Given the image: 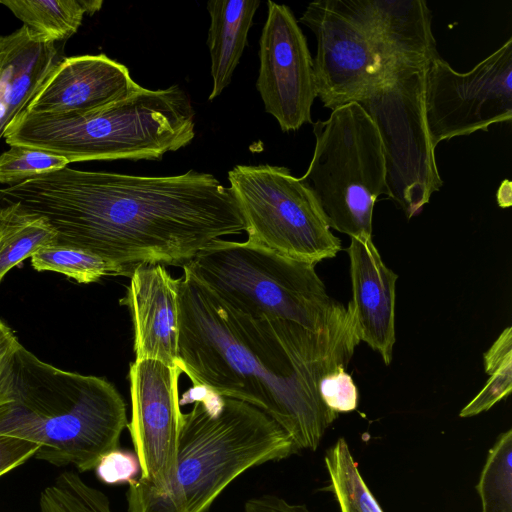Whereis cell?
<instances>
[{"mask_svg":"<svg viewBox=\"0 0 512 512\" xmlns=\"http://www.w3.org/2000/svg\"><path fill=\"white\" fill-rule=\"evenodd\" d=\"M176 284L177 366L193 387L260 409L289 435L297 451H315L338 417L321 400L320 382L347 368L361 342L348 307L324 329L313 331L235 311L186 271Z\"/></svg>","mask_w":512,"mask_h":512,"instance_id":"cell-1","label":"cell"},{"mask_svg":"<svg viewBox=\"0 0 512 512\" xmlns=\"http://www.w3.org/2000/svg\"><path fill=\"white\" fill-rule=\"evenodd\" d=\"M0 204L43 218L58 244L97 255L124 276L144 263L183 267L212 241L245 231L229 188L195 170L138 176L67 166L0 188Z\"/></svg>","mask_w":512,"mask_h":512,"instance_id":"cell-2","label":"cell"},{"mask_svg":"<svg viewBox=\"0 0 512 512\" xmlns=\"http://www.w3.org/2000/svg\"><path fill=\"white\" fill-rule=\"evenodd\" d=\"M182 413L176 467L154 487L128 484V512H207L241 474L297 453L289 435L260 409L202 387Z\"/></svg>","mask_w":512,"mask_h":512,"instance_id":"cell-3","label":"cell"},{"mask_svg":"<svg viewBox=\"0 0 512 512\" xmlns=\"http://www.w3.org/2000/svg\"><path fill=\"white\" fill-rule=\"evenodd\" d=\"M431 20L423 0L311 2L299 22L317 39V97L334 110L401 68L427 65L439 56Z\"/></svg>","mask_w":512,"mask_h":512,"instance_id":"cell-4","label":"cell"},{"mask_svg":"<svg viewBox=\"0 0 512 512\" xmlns=\"http://www.w3.org/2000/svg\"><path fill=\"white\" fill-rule=\"evenodd\" d=\"M127 427L125 401L112 383L59 369L19 343L12 401L0 406V435L37 444L38 460L86 472L119 448Z\"/></svg>","mask_w":512,"mask_h":512,"instance_id":"cell-5","label":"cell"},{"mask_svg":"<svg viewBox=\"0 0 512 512\" xmlns=\"http://www.w3.org/2000/svg\"><path fill=\"white\" fill-rule=\"evenodd\" d=\"M195 136V111L177 85L142 86L102 110L83 114L21 111L3 137L12 145L44 150L69 163L93 160H159L187 146Z\"/></svg>","mask_w":512,"mask_h":512,"instance_id":"cell-6","label":"cell"},{"mask_svg":"<svg viewBox=\"0 0 512 512\" xmlns=\"http://www.w3.org/2000/svg\"><path fill=\"white\" fill-rule=\"evenodd\" d=\"M182 268L222 303L254 318L318 331L345 308L329 296L315 265L248 240L216 239Z\"/></svg>","mask_w":512,"mask_h":512,"instance_id":"cell-7","label":"cell"},{"mask_svg":"<svg viewBox=\"0 0 512 512\" xmlns=\"http://www.w3.org/2000/svg\"><path fill=\"white\" fill-rule=\"evenodd\" d=\"M312 160L300 178L315 195L330 229L349 237L372 236L374 204L387 194L379 132L357 102L313 123Z\"/></svg>","mask_w":512,"mask_h":512,"instance_id":"cell-8","label":"cell"},{"mask_svg":"<svg viewBox=\"0 0 512 512\" xmlns=\"http://www.w3.org/2000/svg\"><path fill=\"white\" fill-rule=\"evenodd\" d=\"M228 181L249 242L313 265L341 250L315 195L288 168L236 165Z\"/></svg>","mask_w":512,"mask_h":512,"instance_id":"cell-9","label":"cell"},{"mask_svg":"<svg viewBox=\"0 0 512 512\" xmlns=\"http://www.w3.org/2000/svg\"><path fill=\"white\" fill-rule=\"evenodd\" d=\"M425 68H401L357 102L380 135L386 195L408 218L419 213L443 184L425 120Z\"/></svg>","mask_w":512,"mask_h":512,"instance_id":"cell-10","label":"cell"},{"mask_svg":"<svg viewBox=\"0 0 512 512\" xmlns=\"http://www.w3.org/2000/svg\"><path fill=\"white\" fill-rule=\"evenodd\" d=\"M424 111L432 146L512 119V38L465 73L440 56L425 68Z\"/></svg>","mask_w":512,"mask_h":512,"instance_id":"cell-11","label":"cell"},{"mask_svg":"<svg viewBox=\"0 0 512 512\" xmlns=\"http://www.w3.org/2000/svg\"><path fill=\"white\" fill-rule=\"evenodd\" d=\"M259 40V74L256 88L265 111L283 132L312 123L311 108L317 97L313 59L306 37L291 9L272 1Z\"/></svg>","mask_w":512,"mask_h":512,"instance_id":"cell-12","label":"cell"},{"mask_svg":"<svg viewBox=\"0 0 512 512\" xmlns=\"http://www.w3.org/2000/svg\"><path fill=\"white\" fill-rule=\"evenodd\" d=\"M182 371L153 359L129 366L131 419L128 429L140 465L139 478L162 486L176 467L182 411Z\"/></svg>","mask_w":512,"mask_h":512,"instance_id":"cell-13","label":"cell"},{"mask_svg":"<svg viewBox=\"0 0 512 512\" xmlns=\"http://www.w3.org/2000/svg\"><path fill=\"white\" fill-rule=\"evenodd\" d=\"M140 87L124 64L105 54L65 57L25 110L83 115L119 102Z\"/></svg>","mask_w":512,"mask_h":512,"instance_id":"cell-14","label":"cell"},{"mask_svg":"<svg viewBox=\"0 0 512 512\" xmlns=\"http://www.w3.org/2000/svg\"><path fill=\"white\" fill-rule=\"evenodd\" d=\"M119 301L130 311L135 360L178 363L179 305L176 279L159 263L138 265Z\"/></svg>","mask_w":512,"mask_h":512,"instance_id":"cell-15","label":"cell"},{"mask_svg":"<svg viewBox=\"0 0 512 512\" xmlns=\"http://www.w3.org/2000/svg\"><path fill=\"white\" fill-rule=\"evenodd\" d=\"M352 299L347 307L357 335L389 365L395 344V288L398 275L386 266L370 236L350 237Z\"/></svg>","mask_w":512,"mask_h":512,"instance_id":"cell-16","label":"cell"},{"mask_svg":"<svg viewBox=\"0 0 512 512\" xmlns=\"http://www.w3.org/2000/svg\"><path fill=\"white\" fill-rule=\"evenodd\" d=\"M64 42H48L27 26L0 36V138L65 58Z\"/></svg>","mask_w":512,"mask_h":512,"instance_id":"cell-17","label":"cell"},{"mask_svg":"<svg viewBox=\"0 0 512 512\" xmlns=\"http://www.w3.org/2000/svg\"><path fill=\"white\" fill-rule=\"evenodd\" d=\"M257 0H210L207 45L211 58L212 90L209 101L218 97L231 82L247 44Z\"/></svg>","mask_w":512,"mask_h":512,"instance_id":"cell-18","label":"cell"},{"mask_svg":"<svg viewBox=\"0 0 512 512\" xmlns=\"http://www.w3.org/2000/svg\"><path fill=\"white\" fill-rule=\"evenodd\" d=\"M32 32L48 42H65L80 27L85 14L101 9V0H1Z\"/></svg>","mask_w":512,"mask_h":512,"instance_id":"cell-19","label":"cell"},{"mask_svg":"<svg viewBox=\"0 0 512 512\" xmlns=\"http://www.w3.org/2000/svg\"><path fill=\"white\" fill-rule=\"evenodd\" d=\"M55 243L56 233L43 218L0 204V283L12 268Z\"/></svg>","mask_w":512,"mask_h":512,"instance_id":"cell-20","label":"cell"},{"mask_svg":"<svg viewBox=\"0 0 512 512\" xmlns=\"http://www.w3.org/2000/svg\"><path fill=\"white\" fill-rule=\"evenodd\" d=\"M329 490L340 512H383L363 480L356 461L344 438H339L324 457Z\"/></svg>","mask_w":512,"mask_h":512,"instance_id":"cell-21","label":"cell"},{"mask_svg":"<svg viewBox=\"0 0 512 512\" xmlns=\"http://www.w3.org/2000/svg\"><path fill=\"white\" fill-rule=\"evenodd\" d=\"M36 271H52L65 275L80 284L97 282L109 275H123L122 269L83 249L52 244L39 249L30 258Z\"/></svg>","mask_w":512,"mask_h":512,"instance_id":"cell-22","label":"cell"},{"mask_svg":"<svg viewBox=\"0 0 512 512\" xmlns=\"http://www.w3.org/2000/svg\"><path fill=\"white\" fill-rule=\"evenodd\" d=\"M476 490L482 512H512V430L501 433L488 452Z\"/></svg>","mask_w":512,"mask_h":512,"instance_id":"cell-23","label":"cell"},{"mask_svg":"<svg viewBox=\"0 0 512 512\" xmlns=\"http://www.w3.org/2000/svg\"><path fill=\"white\" fill-rule=\"evenodd\" d=\"M39 512H113L105 493L86 483L78 473L59 474L40 493Z\"/></svg>","mask_w":512,"mask_h":512,"instance_id":"cell-24","label":"cell"},{"mask_svg":"<svg viewBox=\"0 0 512 512\" xmlns=\"http://www.w3.org/2000/svg\"><path fill=\"white\" fill-rule=\"evenodd\" d=\"M62 156L27 146L12 145L0 154V184L13 186L67 167Z\"/></svg>","mask_w":512,"mask_h":512,"instance_id":"cell-25","label":"cell"},{"mask_svg":"<svg viewBox=\"0 0 512 512\" xmlns=\"http://www.w3.org/2000/svg\"><path fill=\"white\" fill-rule=\"evenodd\" d=\"M490 377L483 389L460 411V417H471L489 410L510 395L512 390V357L487 373Z\"/></svg>","mask_w":512,"mask_h":512,"instance_id":"cell-26","label":"cell"},{"mask_svg":"<svg viewBox=\"0 0 512 512\" xmlns=\"http://www.w3.org/2000/svg\"><path fill=\"white\" fill-rule=\"evenodd\" d=\"M346 367H340L324 376L319 393L324 405L339 414L350 412L358 405V390Z\"/></svg>","mask_w":512,"mask_h":512,"instance_id":"cell-27","label":"cell"},{"mask_svg":"<svg viewBox=\"0 0 512 512\" xmlns=\"http://www.w3.org/2000/svg\"><path fill=\"white\" fill-rule=\"evenodd\" d=\"M94 470L98 479L106 484H129L140 475L135 453L119 448L105 454Z\"/></svg>","mask_w":512,"mask_h":512,"instance_id":"cell-28","label":"cell"},{"mask_svg":"<svg viewBox=\"0 0 512 512\" xmlns=\"http://www.w3.org/2000/svg\"><path fill=\"white\" fill-rule=\"evenodd\" d=\"M19 343L16 333L0 319V406L12 401L13 358Z\"/></svg>","mask_w":512,"mask_h":512,"instance_id":"cell-29","label":"cell"},{"mask_svg":"<svg viewBox=\"0 0 512 512\" xmlns=\"http://www.w3.org/2000/svg\"><path fill=\"white\" fill-rule=\"evenodd\" d=\"M38 448L35 443L0 435V477L23 465Z\"/></svg>","mask_w":512,"mask_h":512,"instance_id":"cell-30","label":"cell"},{"mask_svg":"<svg viewBox=\"0 0 512 512\" xmlns=\"http://www.w3.org/2000/svg\"><path fill=\"white\" fill-rule=\"evenodd\" d=\"M244 512H309L303 504H293L275 495H262L249 499Z\"/></svg>","mask_w":512,"mask_h":512,"instance_id":"cell-31","label":"cell"},{"mask_svg":"<svg viewBox=\"0 0 512 512\" xmlns=\"http://www.w3.org/2000/svg\"><path fill=\"white\" fill-rule=\"evenodd\" d=\"M512 357V328H505L484 354V369L488 373L503 361Z\"/></svg>","mask_w":512,"mask_h":512,"instance_id":"cell-32","label":"cell"},{"mask_svg":"<svg viewBox=\"0 0 512 512\" xmlns=\"http://www.w3.org/2000/svg\"><path fill=\"white\" fill-rule=\"evenodd\" d=\"M498 204L501 207H510L511 206V182L505 180L502 182L498 194H497Z\"/></svg>","mask_w":512,"mask_h":512,"instance_id":"cell-33","label":"cell"}]
</instances>
